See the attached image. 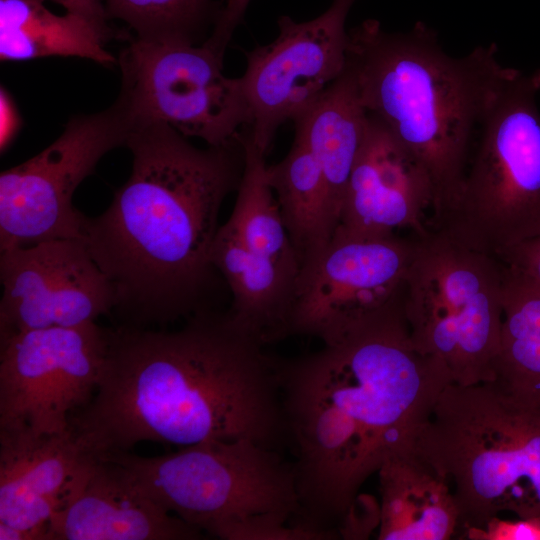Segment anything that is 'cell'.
Segmentation results:
<instances>
[{
	"instance_id": "e0dca14e",
	"label": "cell",
	"mask_w": 540,
	"mask_h": 540,
	"mask_svg": "<svg viewBox=\"0 0 540 540\" xmlns=\"http://www.w3.org/2000/svg\"><path fill=\"white\" fill-rule=\"evenodd\" d=\"M0 523L47 540L49 523L86 475L93 454L67 433L0 440Z\"/></svg>"
},
{
	"instance_id": "4dcf8cb0",
	"label": "cell",
	"mask_w": 540,
	"mask_h": 540,
	"mask_svg": "<svg viewBox=\"0 0 540 540\" xmlns=\"http://www.w3.org/2000/svg\"><path fill=\"white\" fill-rule=\"evenodd\" d=\"M0 540H32V537L24 530L0 523Z\"/></svg>"
},
{
	"instance_id": "484cf974",
	"label": "cell",
	"mask_w": 540,
	"mask_h": 540,
	"mask_svg": "<svg viewBox=\"0 0 540 540\" xmlns=\"http://www.w3.org/2000/svg\"><path fill=\"white\" fill-rule=\"evenodd\" d=\"M463 531L471 540H540V517L505 520L494 516L482 527Z\"/></svg>"
},
{
	"instance_id": "4fadbf2b",
	"label": "cell",
	"mask_w": 540,
	"mask_h": 540,
	"mask_svg": "<svg viewBox=\"0 0 540 540\" xmlns=\"http://www.w3.org/2000/svg\"><path fill=\"white\" fill-rule=\"evenodd\" d=\"M356 0H332L319 16L278 18V35L246 53L242 87L249 111L244 130L266 155L279 127L293 120L345 71L346 19Z\"/></svg>"
},
{
	"instance_id": "52a82bcc",
	"label": "cell",
	"mask_w": 540,
	"mask_h": 540,
	"mask_svg": "<svg viewBox=\"0 0 540 540\" xmlns=\"http://www.w3.org/2000/svg\"><path fill=\"white\" fill-rule=\"evenodd\" d=\"M540 69L515 74L480 127L457 198L433 223L473 250L498 257L540 236Z\"/></svg>"
},
{
	"instance_id": "cb8c5ba5",
	"label": "cell",
	"mask_w": 540,
	"mask_h": 540,
	"mask_svg": "<svg viewBox=\"0 0 540 540\" xmlns=\"http://www.w3.org/2000/svg\"><path fill=\"white\" fill-rule=\"evenodd\" d=\"M503 274V321L495 380L540 392V289L504 264Z\"/></svg>"
},
{
	"instance_id": "ffe728a7",
	"label": "cell",
	"mask_w": 540,
	"mask_h": 540,
	"mask_svg": "<svg viewBox=\"0 0 540 540\" xmlns=\"http://www.w3.org/2000/svg\"><path fill=\"white\" fill-rule=\"evenodd\" d=\"M367 120L355 82L346 69L292 120L294 137L306 145L322 171L337 226Z\"/></svg>"
},
{
	"instance_id": "5bb4252c",
	"label": "cell",
	"mask_w": 540,
	"mask_h": 540,
	"mask_svg": "<svg viewBox=\"0 0 540 540\" xmlns=\"http://www.w3.org/2000/svg\"><path fill=\"white\" fill-rule=\"evenodd\" d=\"M0 343L15 334L77 327L113 312L114 289L81 238L0 251Z\"/></svg>"
},
{
	"instance_id": "9a60e30c",
	"label": "cell",
	"mask_w": 540,
	"mask_h": 540,
	"mask_svg": "<svg viewBox=\"0 0 540 540\" xmlns=\"http://www.w3.org/2000/svg\"><path fill=\"white\" fill-rule=\"evenodd\" d=\"M368 114V113H367ZM434 187L420 160L378 119L368 114L365 136L354 163L335 231L362 237L430 231Z\"/></svg>"
},
{
	"instance_id": "8992f818",
	"label": "cell",
	"mask_w": 540,
	"mask_h": 540,
	"mask_svg": "<svg viewBox=\"0 0 540 540\" xmlns=\"http://www.w3.org/2000/svg\"><path fill=\"white\" fill-rule=\"evenodd\" d=\"M171 514L226 540H326L292 525L300 514L293 464L248 439L209 441L158 456L97 455Z\"/></svg>"
},
{
	"instance_id": "5b68a950",
	"label": "cell",
	"mask_w": 540,
	"mask_h": 540,
	"mask_svg": "<svg viewBox=\"0 0 540 540\" xmlns=\"http://www.w3.org/2000/svg\"><path fill=\"white\" fill-rule=\"evenodd\" d=\"M412 451L448 482L458 528L502 511L540 517V392L499 380L448 384Z\"/></svg>"
},
{
	"instance_id": "f1b7e54d",
	"label": "cell",
	"mask_w": 540,
	"mask_h": 540,
	"mask_svg": "<svg viewBox=\"0 0 540 540\" xmlns=\"http://www.w3.org/2000/svg\"><path fill=\"white\" fill-rule=\"evenodd\" d=\"M251 0H226L205 42L219 54L225 55L228 44L238 25L243 20Z\"/></svg>"
},
{
	"instance_id": "d6986e66",
	"label": "cell",
	"mask_w": 540,
	"mask_h": 540,
	"mask_svg": "<svg viewBox=\"0 0 540 540\" xmlns=\"http://www.w3.org/2000/svg\"><path fill=\"white\" fill-rule=\"evenodd\" d=\"M379 540H447L459 513L448 482L412 450L389 457L377 471Z\"/></svg>"
},
{
	"instance_id": "603a6c76",
	"label": "cell",
	"mask_w": 540,
	"mask_h": 540,
	"mask_svg": "<svg viewBox=\"0 0 540 540\" xmlns=\"http://www.w3.org/2000/svg\"><path fill=\"white\" fill-rule=\"evenodd\" d=\"M242 141L244 168L233 211L224 224L248 249L297 265L300 269L278 202L267 179L266 155L244 129Z\"/></svg>"
},
{
	"instance_id": "3957f363",
	"label": "cell",
	"mask_w": 540,
	"mask_h": 540,
	"mask_svg": "<svg viewBox=\"0 0 540 540\" xmlns=\"http://www.w3.org/2000/svg\"><path fill=\"white\" fill-rule=\"evenodd\" d=\"M127 181L109 207L87 217L84 240L115 292L122 326H163L211 310V250L225 197L244 168L242 133L198 148L161 123L135 126Z\"/></svg>"
},
{
	"instance_id": "8fae6325",
	"label": "cell",
	"mask_w": 540,
	"mask_h": 540,
	"mask_svg": "<svg viewBox=\"0 0 540 540\" xmlns=\"http://www.w3.org/2000/svg\"><path fill=\"white\" fill-rule=\"evenodd\" d=\"M133 130L121 98L105 110L73 117L61 135L0 175V251L55 239L81 238L87 216L73 195L101 158L125 146Z\"/></svg>"
},
{
	"instance_id": "4316f807",
	"label": "cell",
	"mask_w": 540,
	"mask_h": 540,
	"mask_svg": "<svg viewBox=\"0 0 540 540\" xmlns=\"http://www.w3.org/2000/svg\"><path fill=\"white\" fill-rule=\"evenodd\" d=\"M380 524V503L370 495L359 494L338 528L339 538L366 539Z\"/></svg>"
},
{
	"instance_id": "f546056e",
	"label": "cell",
	"mask_w": 540,
	"mask_h": 540,
	"mask_svg": "<svg viewBox=\"0 0 540 540\" xmlns=\"http://www.w3.org/2000/svg\"><path fill=\"white\" fill-rule=\"evenodd\" d=\"M48 1V0H47ZM62 6L65 12L79 14L98 21H108L105 5L100 0H49Z\"/></svg>"
},
{
	"instance_id": "7a4b0ae2",
	"label": "cell",
	"mask_w": 540,
	"mask_h": 540,
	"mask_svg": "<svg viewBox=\"0 0 540 540\" xmlns=\"http://www.w3.org/2000/svg\"><path fill=\"white\" fill-rule=\"evenodd\" d=\"M226 313L199 312L180 329H109L90 401L70 419L94 455L143 441L187 447L248 439L275 448L285 436L280 361Z\"/></svg>"
},
{
	"instance_id": "2e32d148",
	"label": "cell",
	"mask_w": 540,
	"mask_h": 540,
	"mask_svg": "<svg viewBox=\"0 0 540 540\" xmlns=\"http://www.w3.org/2000/svg\"><path fill=\"white\" fill-rule=\"evenodd\" d=\"M202 536L201 530L139 490L118 464L96 455L47 531V540H193Z\"/></svg>"
},
{
	"instance_id": "ba28073f",
	"label": "cell",
	"mask_w": 540,
	"mask_h": 540,
	"mask_svg": "<svg viewBox=\"0 0 540 540\" xmlns=\"http://www.w3.org/2000/svg\"><path fill=\"white\" fill-rule=\"evenodd\" d=\"M503 264L430 229L416 237L403 292L415 348L441 363L452 383L493 381L503 321Z\"/></svg>"
},
{
	"instance_id": "ac0fdd59",
	"label": "cell",
	"mask_w": 540,
	"mask_h": 540,
	"mask_svg": "<svg viewBox=\"0 0 540 540\" xmlns=\"http://www.w3.org/2000/svg\"><path fill=\"white\" fill-rule=\"evenodd\" d=\"M210 258L231 291V321L264 345L287 337L299 267L248 249L225 224Z\"/></svg>"
},
{
	"instance_id": "277c9868",
	"label": "cell",
	"mask_w": 540,
	"mask_h": 540,
	"mask_svg": "<svg viewBox=\"0 0 540 540\" xmlns=\"http://www.w3.org/2000/svg\"><path fill=\"white\" fill-rule=\"evenodd\" d=\"M348 33L346 70L363 107L431 178L433 224L457 198L482 122L518 70L500 63L495 43L449 55L421 21L388 32L367 19Z\"/></svg>"
},
{
	"instance_id": "7402d4cb",
	"label": "cell",
	"mask_w": 540,
	"mask_h": 540,
	"mask_svg": "<svg viewBox=\"0 0 540 540\" xmlns=\"http://www.w3.org/2000/svg\"><path fill=\"white\" fill-rule=\"evenodd\" d=\"M267 179L301 269L321 253L337 228L322 171L306 145L294 137L287 155L267 165Z\"/></svg>"
},
{
	"instance_id": "44dd1931",
	"label": "cell",
	"mask_w": 540,
	"mask_h": 540,
	"mask_svg": "<svg viewBox=\"0 0 540 540\" xmlns=\"http://www.w3.org/2000/svg\"><path fill=\"white\" fill-rule=\"evenodd\" d=\"M47 0H0V59L26 61L48 56L80 57L108 66L115 33L107 21L48 9Z\"/></svg>"
},
{
	"instance_id": "6da1fadb",
	"label": "cell",
	"mask_w": 540,
	"mask_h": 540,
	"mask_svg": "<svg viewBox=\"0 0 540 540\" xmlns=\"http://www.w3.org/2000/svg\"><path fill=\"white\" fill-rule=\"evenodd\" d=\"M279 378L301 507L292 524L331 539L368 478L412 450L452 383L441 363L415 348L403 300L334 344L280 361Z\"/></svg>"
},
{
	"instance_id": "d4e9b609",
	"label": "cell",
	"mask_w": 540,
	"mask_h": 540,
	"mask_svg": "<svg viewBox=\"0 0 540 540\" xmlns=\"http://www.w3.org/2000/svg\"><path fill=\"white\" fill-rule=\"evenodd\" d=\"M222 4L213 0H106L109 19L127 24L135 39L201 44Z\"/></svg>"
},
{
	"instance_id": "83f0119b",
	"label": "cell",
	"mask_w": 540,
	"mask_h": 540,
	"mask_svg": "<svg viewBox=\"0 0 540 540\" xmlns=\"http://www.w3.org/2000/svg\"><path fill=\"white\" fill-rule=\"evenodd\" d=\"M497 258L540 289V236L508 248Z\"/></svg>"
},
{
	"instance_id": "9c48e42d",
	"label": "cell",
	"mask_w": 540,
	"mask_h": 540,
	"mask_svg": "<svg viewBox=\"0 0 540 540\" xmlns=\"http://www.w3.org/2000/svg\"><path fill=\"white\" fill-rule=\"evenodd\" d=\"M224 56L201 44L150 42L132 38L117 63L118 97L133 126L161 123L209 146L236 140L248 126L249 111L240 77L223 73Z\"/></svg>"
},
{
	"instance_id": "30bf717a",
	"label": "cell",
	"mask_w": 540,
	"mask_h": 540,
	"mask_svg": "<svg viewBox=\"0 0 540 540\" xmlns=\"http://www.w3.org/2000/svg\"><path fill=\"white\" fill-rule=\"evenodd\" d=\"M109 329L95 322L15 334L0 343V440L35 441L67 433L92 398Z\"/></svg>"
},
{
	"instance_id": "7c38bea8",
	"label": "cell",
	"mask_w": 540,
	"mask_h": 540,
	"mask_svg": "<svg viewBox=\"0 0 540 540\" xmlns=\"http://www.w3.org/2000/svg\"><path fill=\"white\" fill-rule=\"evenodd\" d=\"M416 237L335 231L297 278L287 335L334 344L403 297Z\"/></svg>"
}]
</instances>
